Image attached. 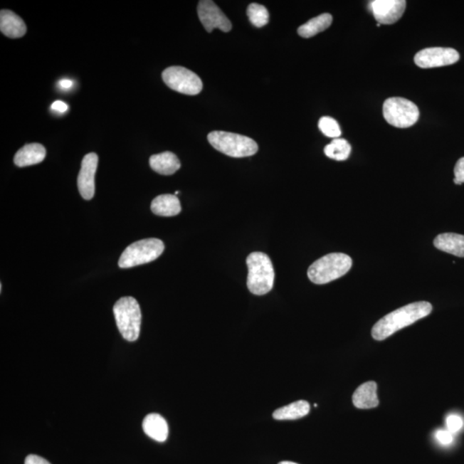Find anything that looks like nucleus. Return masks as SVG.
I'll use <instances>...</instances> for the list:
<instances>
[{
	"instance_id": "1",
	"label": "nucleus",
	"mask_w": 464,
	"mask_h": 464,
	"mask_svg": "<svg viewBox=\"0 0 464 464\" xmlns=\"http://www.w3.org/2000/svg\"><path fill=\"white\" fill-rule=\"evenodd\" d=\"M432 310V305L426 301L405 305L380 319L372 328V337L376 341H384L397 331L428 317Z\"/></svg>"
},
{
	"instance_id": "2",
	"label": "nucleus",
	"mask_w": 464,
	"mask_h": 464,
	"mask_svg": "<svg viewBox=\"0 0 464 464\" xmlns=\"http://www.w3.org/2000/svg\"><path fill=\"white\" fill-rule=\"evenodd\" d=\"M247 266L250 292L259 296L270 292L275 283V270L268 255L263 252H253L248 256Z\"/></svg>"
},
{
	"instance_id": "3",
	"label": "nucleus",
	"mask_w": 464,
	"mask_h": 464,
	"mask_svg": "<svg viewBox=\"0 0 464 464\" xmlns=\"http://www.w3.org/2000/svg\"><path fill=\"white\" fill-rule=\"evenodd\" d=\"M353 265L350 256L332 253L318 259L309 268L308 277L313 283L323 285L339 279L350 270Z\"/></svg>"
},
{
	"instance_id": "4",
	"label": "nucleus",
	"mask_w": 464,
	"mask_h": 464,
	"mask_svg": "<svg viewBox=\"0 0 464 464\" xmlns=\"http://www.w3.org/2000/svg\"><path fill=\"white\" fill-rule=\"evenodd\" d=\"M113 312L120 333L127 342L138 339L142 327V310L135 297L120 298L114 305Z\"/></svg>"
},
{
	"instance_id": "5",
	"label": "nucleus",
	"mask_w": 464,
	"mask_h": 464,
	"mask_svg": "<svg viewBox=\"0 0 464 464\" xmlns=\"http://www.w3.org/2000/svg\"><path fill=\"white\" fill-rule=\"evenodd\" d=\"M207 139L217 151L232 157H250L258 151V144L255 140L233 132L214 131L210 132Z\"/></svg>"
},
{
	"instance_id": "6",
	"label": "nucleus",
	"mask_w": 464,
	"mask_h": 464,
	"mask_svg": "<svg viewBox=\"0 0 464 464\" xmlns=\"http://www.w3.org/2000/svg\"><path fill=\"white\" fill-rule=\"evenodd\" d=\"M164 244L157 238H147L132 243L122 253L119 260V267L130 268L147 264L163 254Z\"/></svg>"
},
{
	"instance_id": "7",
	"label": "nucleus",
	"mask_w": 464,
	"mask_h": 464,
	"mask_svg": "<svg viewBox=\"0 0 464 464\" xmlns=\"http://www.w3.org/2000/svg\"><path fill=\"white\" fill-rule=\"evenodd\" d=\"M383 113L389 124L399 128L412 127L420 117L416 103L401 97L388 98L384 103Z\"/></svg>"
},
{
	"instance_id": "8",
	"label": "nucleus",
	"mask_w": 464,
	"mask_h": 464,
	"mask_svg": "<svg viewBox=\"0 0 464 464\" xmlns=\"http://www.w3.org/2000/svg\"><path fill=\"white\" fill-rule=\"evenodd\" d=\"M162 78L169 88L189 96H196L203 88L201 78L182 66H171L165 69Z\"/></svg>"
},
{
	"instance_id": "9",
	"label": "nucleus",
	"mask_w": 464,
	"mask_h": 464,
	"mask_svg": "<svg viewBox=\"0 0 464 464\" xmlns=\"http://www.w3.org/2000/svg\"><path fill=\"white\" fill-rule=\"evenodd\" d=\"M459 59V53L453 48H428L416 53L414 63L421 68L428 69L453 65Z\"/></svg>"
},
{
	"instance_id": "10",
	"label": "nucleus",
	"mask_w": 464,
	"mask_h": 464,
	"mask_svg": "<svg viewBox=\"0 0 464 464\" xmlns=\"http://www.w3.org/2000/svg\"><path fill=\"white\" fill-rule=\"evenodd\" d=\"M197 11L199 19L207 32L211 33L214 28H218L223 32L231 30V21L213 1L202 0L199 2Z\"/></svg>"
},
{
	"instance_id": "11",
	"label": "nucleus",
	"mask_w": 464,
	"mask_h": 464,
	"mask_svg": "<svg viewBox=\"0 0 464 464\" xmlns=\"http://www.w3.org/2000/svg\"><path fill=\"white\" fill-rule=\"evenodd\" d=\"M407 2L404 0H374L369 8L380 24H393L403 16Z\"/></svg>"
},
{
	"instance_id": "12",
	"label": "nucleus",
	"mask_w": 464,
	"mask_h": 464,
	"mask_svg": "<svg viewBox=\"0 0 464 464\" xmlns=\"http://www.w3.org/2000/svg\"><path fill=\"white\" fill-rule=\"evenodd\" d=\"M98 164L96 153H89L82 160L81 169L78 176V188L85 200H91L95 196V175Z\"/></svg>"
},
{
	"instance_id": "13",
	"label": "nucleus",
	"mask_w": 464,
	"mask_h": 464,
	"mask_svg": "<svg viewBox=\"0 0 464 464\" xmlns=\"http://www.w3.org/2000/svg\"><path fill=\"white\" fill-rule=\"evenodd\" d=\"M0 31L9 38H21L26 34L27 27L23 20L14 11H0Z\"/></svg>"
},
{
	"instance_id": "14",
	"label": "nucleus",
	"mask_w": 464,
	"mask_h": 464,
	"mask_svg": "<svg viewBox=\"0 0 464 464\" xmlns=\"http://www.w3.org/2000/svg\"><path fill=\"white\" fill-rule=\"evenodd\" d=\"M45 157L46 149L43 144H28L16 153L14 163L18 167H27L41 163Z\"/></svg>"
},
{
	"instance_id": "15",
	"label": "nucleus",
	"mask_w": 464,
	"mask_h": 464,
	"mask_svg": "<svg viewBox=\"0 0 464 464\" xmlns=\"http://www.w3.org/2000/svg\"><path fill=\"white\" fill-rule=\"evenodd\" d=\"M376 391H378V385L374 381L360 385L353 396L355 407L360 409L378 407L379 401Z\"/></svg>"
},
{
	"instance_id": "16",
	"label": "nucleus",
	"mask_w": 464,
	"mask_h": 464,
	"mask_svg": "<svg viewBox=\"0 0 464 464\" xmlns=\"http://www.w3.org/2000/svg\"><path fill=\"white\" fill-rule=\"evenodd\" d=\"M143 430L147 436L157 442H164L169 436L167 421L159 413H150L144 418Z\"/></svg>"
},
{
	"instance_id": "17",
	"label": "nucleus",
	"mask_w": 464,
	"mask_h": 464,
	"mask_svg": "<svg viewBox=\"0 0 464 464\" xmlns=\"http://www.w3.org/2000/svg\"><path fill=\"white\" fill-rule=\"evenodd\" d=\"M150 167L161 175L171 176L180 169L181 162L173 152H164L150 157Z\"/></svg>"
},
{
	"instance_id": "18",
	"label": "nucleus",
	"mask_w": 464,
	"mask_h": 464,
	"mask_svg": "<svg viewBox=\"0 0 464 464\" xmlns=\"http://www.w3.org/2000/svg\"><path fill=\"white\" fill-rule=\"evenodd\" d=\"M151 209L157 216L172 217L181 213V206L176 196L162 194L152 201Z\"/></svg>"
},
{
	"instance_id": "19",
	"label": "nucleus",
	"mask_w": 464,
	"mask_h": 464,
	"mask_svg": "<svg viewBox=\"0 0 464 464\" xmlns=\"http://www.w3.org/2000/svg\"><path fill=\"white\" fill-rule=\"evenodd\" d=\"M434 246L449 254L464 258V236L455 233L438 235L434 239Z\"/></svg>"
},
{
	"instance_id": "20",
	"label": "nucleus",
	"mask_w": 464,
	"mask_h": 464,
	"mask_svg": "<svg viewBox=\"0 0 464 464\" xmlns=\"http://www.w3.org/2000/svg\"><path fill=\"white\" fill-rule=\"evenodd\" d=\"M310 406L308 401H297L295 403L276 409L273 413V419L277 421H292L300 419L310 413Z\"/></svg>"
},
{
	"instance_id": "21",
	"label": "nucleus",
	"mask_w": 464,
	"mask_h": 464,
	"mask_svg": "<svg viewBox=\"0 0 464 464\" xmlns=\"http://www.w3.org/2000/svg\"><path fill=\"white\" fill-rule=\"evenodd\" d=\"M332 21V16L329 14L317 16L298 28V35L304 37V38H310V37L316 36L330 27Z\"/></svg>"
},
{
	"instance_id": "22",
	"label": "nucleus",
	"mask_w": 464,
	"mask_h": 464,
	"mask_svg": "<svg viewBox=\"0 0 464 464\" xmlns=\"http://www.w3.org/2000/svg\"><path fill=\"white\" fill-rule=\"evenodd\" d=\"M350 144L343 139H334L325 148V155L331 159L345 161L351 154Z\"/></svg>"
},
{
	"instance_id": "23",
	"label": "nucleus",
	"mask_w": 464,
	"mask_h": 464,
	"mask_svg": "<svg viewBox=\"0 0 464 464\" xmlns=\"http://www.w3.org/2000/svg\"><path fill=\"white\" fill-rule=\"evenodd\" d=\"M247 15L251 23L255 27L262 28L268 23L269 14L267 8L259 4H251L247 9Z\"/></svg>"
},
{
	"instance_id": "24",
	"label": "nucleus",
	"mask_w": 464,
	"mask_h": 464,
	"mask_svg": "<svg viewBox=\"0 0 464 464\" xmlns=\"http://www.w3.org/2000/svg\"><path fill=\"white\" fill-rule=\"evenodd\" d=\"M319 130L329 138L339 139L342 135L341 127L337 121L329 116H323L318 123Z\"/></svg>"
},
{
	"instance_id": "25",
	"label": "nucleus",
	"mask_w": 464,
	"mask_h": 464,
	"mask_svg": "<svg viewBox=\"0 0 464 464\" xmlns=\"http://www.w3.org/2000/svg\"><path fill=\"white\" fill-rule=\"evenodd\" d=\"M463 421L458 414H450L446 419L447 430L451 433L459 432L462 429Z\"/></svg>"
},
{
	"instance_id": "26",
	"label": "nucleus",
	"mask_w": 464,
	"mask_h": 464,
	"mask_svg": "<svg viewBox=\"0 0 464 464\" xmlns=\"http://www.w3.org/2000/svg\"><path fill=\"white\" fill-rule=\"evenodd\" d=\"M455 184H462L464 182V157L458 161L454 169Z\"/></svg>"
},
{
	"instance_id": "27",
	"label": "nucleus",
	"mask_w": 464,
	"mask_h": 464,
	"mask_svg": "<svg viewBox=\"0 0 464 464\" xmlns=\"http://www.w3.org/2000/svg\"><path fill=\"white\" fill-rule=\"evenodd\" d=\"M436 438L441 444L444 445H450L453 441V435L448 430L438 431Z\"/></svg>"
},
{
	"instance_id": "28",
	"label": "nucleus",
	"mask_w": 464,
	"mask_h": 464,
	"mask_svg": "<svg viewBox=\"0 0 464 464\" xmlns=\"http://www.w3.org/2000/svg\"><path fill=\"white\" fill-rule=\"evenodd\" d=\"M24 464H51L47 460L36 455H30L26 459Z\"/></svg>"
},
{
	"instance_id": "29",
	"label": "nucleus",
	"mask_w": 464,
	"mask_h": 464,
	"mask_svg": "<svg viewBox=\"0 0 464 464\" xmlns=\"http://www.w3.org/2000/svg\"><path fill=\"white\" fill-rule=\"evenodd\" d=\"M51 109L57 113L63 114L68 111V105L65 102L58 100L53 103Z\"/></svg>"
},
{
	"instance_id": "30",
	"label": "nucleus",
	"mask_w": 464,
	"mask_h": 464,
	"mask_svg": "<svg viewBox=\"0 0 464 464\" xmlns=\"http://www.w3.org/2000/svg\"><path fill=\"white\" fill-rule=\"evenodd\" d=\"M58 85H59L60 88L62 90H69L73 86V82L68 80V78H63V80H61L58 83Z\"/></svg>"
},
{
	"instance_id": "31",
	"label": "nucleus",
	"mask_w": 464,
	"mask_h": 464,
	"mask_svg": "<svg viewBox=\"0 0 464 464\" xmlns=\"http://www.w3.org/2000/svg\"><path fill=\"white\" fill-rule=\"evenodd\" d=\"M279 464H297V463L289 462V461H283V462H280Z\"/></svg>"
},
{
	"instance_id": "32",
	"label": "nucleus",
	"mask_w": 464,
	"mask_h": 464,
	"mask_svg": "<svg viewBox=\"0 0 464 464\" xmlns=\"http://www.w3.org/2000/svg\"><path fill=\"white\" fill-rule=\"evenodd\" d=\"M376 26L380 27V26H381V24H380V23H378V24H376Z\"/></svg>"
}]
</instances>
